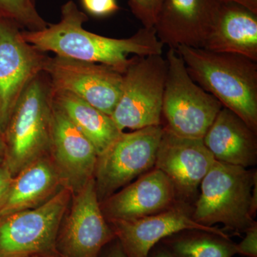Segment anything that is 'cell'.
Here are the masks:
<instances>
[{
	"mask_svg": "<svg viewBox=\"0 0 257 257\" xmlns=\"http://www.w3.org/2000/svg\"><path fill=\"white\" fill-rule=\"evenodd\" d=\"M50 155L72 192L94 177L98 158L96 149L54 101Z\"/></svg>",
	"mask_w": 257,
	"mask_h": 257,
	"instance_id": "2e32d148",
	"label": "cell"
},
{
	"mask_svg": "<svg viewBox=\"0 0 257 257\" xmlns=\"http://www.w3.org/2000/svg\"><path fill=\"white\" fill-rule=\"evenodd\" d=\"M167 62L162 55H134L123 73L117 104L111 115L121 132L162 125Z\"/></svg>",
	"mask_w": 257,
	"mask_h": 257,
	"instance_id": "52a82bcc",
	"label": "cell"
},
{
	"mask_svg": "<svg viewBox=\"0 0 257 257\" xmlns=\"http://www.w3.org/2000/svg\"><path fill=\"white\" fill-rule=\"evenodd\" d=\"M215 162L202 140L176 136L164 128L155 168L167 176L179 201L197 197L202 179Z\"/></svg>",
	"mask_w": 257,
	"mask_h": 257,
	"instance_id": "4fadbf2b",
	"label": "cell"
},
{
	"mask_svg": "<svg viewBox=\"0 0 257 257\" xmlns=\"http://www.w3.org/2000/svg\"><path fill=\"white\" fill-rule=\"evenodd\" d=\"M99 257H126L119 241L114 239L103 248Z\"/></svg>",
	"mask_w": 257,
	"mask_h": 257,
	"instance_id": "4316f807",
	"label": "cell"
},
{
	"mask_svg": "<svg viewBox=\"0 0 257 257\" xmlns=\"http://www.w3.org/2000/svg\"><path fill=\"white\" fill-rule=\"evenodd\" d=\"M162 0H128L132 13L143 24V28L155 27Z\"/></svg>",
	"mask_w": 257,
	"mask_h": 257,
	"instance_id": "603a6c76",
	"label": "cell"
},
{
	"mask_svg": "<svg viewBox=\"0 0 257 257\" xmlns=\"http://www.w3.org/2000/svg\"><path fill=\"white\" fill-rule=\"evenodd\" d=\"M54 89L78 96L111 116L119 101L123 74L104 64L47 57L44 67Z\"/></svg>",
	"mask_w": 257,
	"mask_h": 257,
	"instance_id": "30bf717a",
	"label": "cell"
},
{
	"mask_svg": "<svg viewBox=\"0 0 257 257\" xmlns=\"http://www.w3.org/2000/svg\"><path fill=\"white\" fill-rule=\"evenodd\" d=\"M64 187L34 209L0 219V257H62L57 237L72 197Z\"/></svg>",
	"mask_w": 257,
	"mask_h": 257,
	"instance_id": "8992f818",
	"label": "cell"
},
{
	"mask_svg": "<svg viewBox=\"0 0 257 257\" xmlns=\"http://www.w3.org/2000/svg\"><path fill=\"white\" fill-rule=\"evenodd\" d=\"M176 51L193 81L257 133V62L204 48L180 46Z\"/></svg>",
	"mask_w": 257,
	"mask_h": 257,
	"instance_id": "7a4b0ae2",
	"label": "cell"
},
{
	"mask_svg": "<svg viewBox=\"0 0 257 257\" xmlns=\"http://www.w3.org/2000/svg\"><path fill=\"white\" fill-rule=\"evenodd\" d=\"M218 0H162L155 28L164 45L203 48L219 9Z\"/></svg>",
	"mask_w": 257,
	"mask_h": 257,
	"instance_id": "5bb4252c",
	"label": "cell"
},
{
	"mask_svg": "<svg viewBox=\"0 0 257 257\" xmlns=\"http://www.w3.org/2000/svg\"><path fill=\"white\" fill-rule=\"evenodd\" d=\"M162 125L121 133L98 156L94 178L99 202L155 168Z\"/></svg>",
	"mask_w": 257,
	"mask_h": 257,
	"instance_id": "ba28073f",
	"label": "cell"
},
{
	"mask_svg": "<svg viewBox=\"0 0 257 257\" xmlns=\"http://www.w3.org/2000/svg\"><path fill=\"white\" fill-rule=\"evenodd\" d=\"M72 200L61 224L57 249L62 257H99L116 236L101 211L94 177L72 193Z\"/></svg>",
	"mask_w": 257,
	"mask_h": 257,
	"instance_id": "8fae6325",
	"label": "cell"
},
{
	"mask_svg": "<svg viewBox=\"0 0 257 257\" xmlns=\"http://www.w3.org/2000/svg\"><path fill=\"white\" fill-rule=\"evenodd\" d=\"M220 3H234L241 5L243 8L249 10L255 14H257V0H218Z\"/></svg>",
	"mask_w": 257,
	"mask_h": 257,
	"instance_id": "f1b7e54d",
	"label": "cell"
},
{
	"mask_svg": "<svg viewBox=\"0 0 257 257\" xmlns=\"http://www.w3.org/2000/svg\"><path fill=\"white\" fill-rule=\"evenodd\" d=\"M0 18L9 19L27 31H38L48 25L37 9L36 0H0Z\"/></svg>",
	"mask_w": 257,
	"mask_h": 257,
	"instance_id": "7402d4cb",
	"label": "cell"
},
{
	"mask_svg": "<svg viewBox=\"0 0 257 257\" xmlns=\"http://www.w3.org/2000/svg\"><path fill=\"white\" fill-rule=\"evenodd\" d=\"M166 60L162 126L176 136L202 140L222 104L193 81L175 49L169 48Z\"/></svg>",
	"mask_w": 257,
	"mask_h": 257,
	"instance_id": "5b68a950",
	"label": "cell"
},
{
	"mask_svg": "<svg viewBox=\"0 0 257 257\" xmlns=\"http://www.w3.org/2000/svg\"><path fill=\"white\" fill-rule=\"evenodd\" d=\"M176 257H232L236 243L230 237L199 231L186 230L160 241Z\"/></svg>",
	"mask_w": 257,
	"mask_h": 257,
	"instance_id": "44dd1931",
	"label": "cell"
},
{
	"mask_svg": "<svg viewBox=\"0 0 257 257\" xmlns=\"http://www.w3.org/2000/svg\"><path fill=\"white\" fill-rule=\"evenodd\" d=\"M214 160L243 168L256 165V133L223 106L202 139Z\"/></svg>",
	"mask_w": 257,
	"mask_h": 257,
	"instance_id": "e0dca14e",
	"label": "cell"
},
{
	"mask_svg": "<svg viewBox=\"0 0 257 257\" xmlns=\"http://www.w3.org/2000/svg\"><path fill=\"white\" fill-rule=\"evenodd\" d=\"M52 111V87L43 72L22 94L3 135L4 165L13 177L35 161L51 155Z\"/></svg>",
	"mask_w": 257,
	"mask_h": 257,
	"instance_id": "3957f363",
	"label": "cell"
},
{
	"mask_svg": "<svg viewBox=\"0 0 257 257\" xmlns=\"http://www.w3.org/2000/svg\"><path fill=\"white\" fill-rule=\"evenodd\" d=\"M67 187L51 155L32 162L13 177L0 219L42 205Z\"/></svg>",
	"mask_w": 257,
	"mask_h": 257,
	"instance_id": "ac0fdd59",
	"label": "cell"
},
{
	"mask_svg": "<svg viewBox=\"0 0 257 257\" xmlns=\"http://www.w3.org/2000/svg\"><path fill=\"white\" fill-rule=\"evenodd\" d=\"M88 16L73 0L62 5L60 22L38 31L22 30L24 39L40 52L72 60L104 64L120 73L126 71L130 55H162L165 45L155 28H141L128 38L101 36L84 28Z\"/></svg>",
	"mask_w": 257,
	"mask_h": 257,
	"instance_id": "6da1fadb",
	"label": "cell"
},
{
	"mask_svg": "<svg viewBox=\"0 0 257 257\" xmlns=\"http://www.w3.org/2000/svg\"><path fill=\"white\" fill-rule=\"evenodd\" d=\"M86 14L95 18H102L111 16L119 11L116 0H80Z\"/></svg>",
	"mask_w": 257,
	"mask_h": 257,
	"instance_id": "cb8c5ba5",
	"label": "cell"
},
{
	"mask_svg": "<svg viewBox=\"0 0 257 257\" xmlns=\"http://www.w3.org/2000/svg\"><path fill=\"white\" fill-rule=\"evenodd\" d=\"M52 99L94 145L98 156L103 153L123 132L112 118L66 91L52 88Z\"/></svg>",
	"mask_w": 257,
	"mask_h": 257,
	"instance_id": "ffe728a7",
	"label": "cell"
},
{
	"mask_svg": "<svg viewBox=\"0 0 257 257\" xmlns=\"http://www.w3.org/2000/svg\"><path fill=\"white\" fill-rule=\"evenodd\" d=\"M244 233L242 241L236 244V252L246 257H257V223Z\"/></svg>",
	"mask_w": 257,
	"mask_h": 257,
	"instance_id": "d4e9b609",
	"label": "cell"
},
{
	"mask_svg": "<svg viewBox=\"0 0 257 257\" xmlns=\"http://www.w3.org/2000/svg\"><path fill=\"white\" fill-rule=\"evenodd\" d=\"M204 49L257 62V14L241 5L220 3Z\"/></svg>",
	"mask_w": 257,
	"mask_h": 257,
	"instance_id": "d6986e66",
	"label": "cell"
},
{
	"mask_svg": "<svg viewBox=\"0 0 257 257\" xmlns=\"http://www.w3.org/2000/svg\"><path fill=\"white\" fill-rule=\"evenodd\" d=\"M178 201L170 179L153 168L102 201L100 207L108 221L133 220L167 210Z\"/></svg>",
	"mask_w": 257,
	"mask_h": 257,
	"instance_id": "9a60e30c",
	"label": "cell"
},
{
	"mask_svg": "<svg viewBox=\"0 0 257 257\" xmlns=\"http://www.w3.org/2000/svg\"><path fill=\"white\" fill-rule=\"evenodd\" d=\"M13 175L4 163L0 164V211L4 206L13 181Z\"/></svg>",
	"mask_w": 257,
	"mask_h": 257,
	"instance_id": "484cf974",
	"label": "cell"
},
{
	"mask_svg": "<svg viewBox=\"0 0 257 257\" xmlns=\"http://www.w3.org/2000/svg\"><path fill=\"white\" fill-rule=\"evenodd\" d=\"M190 203L178 201L154 215L133 220H110L111 229L126 257H148L152 248L165 238L186 230H199L229 237L224 230L198 224Z\"/></svg>",
	"mask_w": 257,
	"mask_h": 257,
	"instance_id": "7c38bea8",
	"label": "cell"
},
{
	"mask_svg": "<svg viewBox=\"0 0 257 257\" xmlns=\"http://www.w3.org/2000/svg\"><path fill=\"white\" fill-rule=\"evenodd\" d=\"M257 209V180L253 184L251 198V214L254 217Z\"/></svg>",
	"mask_w": 257,
	"mask_h": 257,
	"instance_id": "f546056e",
	"label": "cell"
},
{
	"mask_svg": "<svg viewBox=\"0 0 257 257\" xmlns=\"http://www.w3.org/2000/svg\"><path fill=\"white\" fill-rule=\"evenodd\" d=\"M256 170L215 160L200 184L193 219L201 225H224V231L240 236L256 221L251 214Z\"/></svg>",
	"mask_w": 257,
	"mask_h": 257,
	"instance_id": "277c9868",
	"label": "cell"
},
{
	"mask_svg": "<svg viewBox=\"0 0 257 257\" xmlns=\"http://www.w3.org/2000/svg\"><path fill=\"white\" fill-rule=\"evenodd\" d=\"M5 154V147L4 143V139L3 135L0 133V164L4 163Z\"/></svg>",
	"mask_w": 257,
	"mask_h": 257,
	"instance_id": "4dcf8cb0",
	"label": "cell"
},
{
	"mask_svg": "<svg viewBox=\"0 0 257 257\" xmlns=\"http://www.w3.org/2000/svg\"><path fill=\"white\" fill-rule=\"evenodd\" d=\"M22 29L0 18V133L30 83L43 72L47 57L24 39Z\"/></svg>",
	"mask_w": 257,
	"mask_h": 257,
	"instance_id": "9c48e42d",
	"label": "cell"
},
{
	"mask_svg": "<svg viewBox=\"0 0 257 257\" xmlns=\"http://www.w3.org/2000/svg\"><path fill=\"white\" fill-rule=\"evenodd\" d=\"M148 257H176L162 243H158L152 248Z\"/></svg>",
	"mask_w": 257,
	"mask_h": 257,
	"instance_id": "83f0119b",
	"label": "cell"
}]
</instances>
